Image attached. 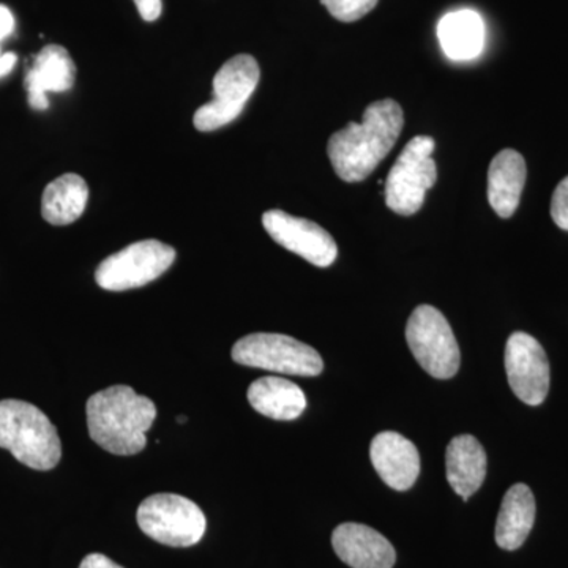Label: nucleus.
<instances>
[{"instance_id":"20e7f679","label":"nucleus","mask_w":568,"mask_h":568,"mask_svg":"<svg viewBox=\"0 0 568 568\" xmlns=\"http://www.w3.org/2000/svg\"><path fill=\"white\" fill-rule=\"evenodd\" d=\"M260 77V65L253 55L239 54L224 63L213 78V99L194 112L196 130L215 132L234 122L256 91Z\"/></svg>"},{"instance_id":"7ed1b4c3","label":"nucleus","mask_w":568,"mask_h":568,"mask_svg":"<svg viewBox=\"0 0 568 568\" xmlns=\"http://www.w3.org/2000/svg\"><path fill=\"white\" fill-rule=\"evenodd\" d=\"M0 447L36 470H51L62 458L61 437L47 414L20 399L0 402Z\"/></svg>"},{"instance_id":"bb28decb","label":"nucleus","mask_w":568,"mask_h":568,"mask_svg":"<svg viewBox=\"0 0 568 568\" xmlns=\"http://www.w3.org/2000/svg\"><path fill=\"white\" fill-rule=\"evenodd\" d=\"M178 422H179V424H185V422H186L185 416H181V417H179V418H178Z\"/></svg>"},{"instance_id":"aec40b11","label":"nucleus","mask_w":568,"mask_h":568,"mask_svg":"<svg viewBox=\"0 0 568 568\" xmlns=\"http://www.w3.org/2000/svg\"><path fill=\"white\" fill-rule=\"evenodd\" d=\"M89 186L81 175L69 173L52 181L41 197V216L52 226L77 222L88 207Z\"/></svg>"},{"instance_id":"2eb2a0df","label":"nucleus","mask_w":568,"mask_h":568,"mask_svg":"<svg viewBox=\"0 0 568 568\" xmlns=\"http://www.w3.org/2000/svg\"><path fill=\"white\" fill-rule=\"evenodd\" d=\"M526 175L525 159L514 149H504L489 164L488 201L500 219H510L517 211Z\"/></svg>"},{"instance_id":"1a4fd4ad","label":"nucleus","mask_w":568,"mask_h":568,"mask_svg":"<svg viewBox=\"0 0 568 568\" xmlns=\"http://www.w3.org/2000/svg\"><path fill=\"white\" fill-rule=\"evenodd\" d=\"M174 261L173 246L149 239L106 257L97 268L95 282L106 291L133 290L155 282Z\"/></svg>"},{"instance_id":"39448f33","label":"nucleus","mask_w":568,"mask_h":568,"mask_svg":"<svg viewBox=\"0 0 568 568\" xmlns=\"http://www.w3.org/2000/svg\"><path fill=\"white\" fill-rule=\"evenodd\" d=\"M136 519L145 536L175 548L193 547L207 528L203 510L193 500L170 493L142 500Z\"/></svg>"},{"instance_id":"f8f14e48","label":"nucleus","mask_w":568,"mask_h":568,"mask_svg":"<svg viewBox=\"0 0 568 568\" xmlns=\"http://www.w3.org/2000/svg\"><path fill=\"white\" fill-rule=\"evenodd\" d=\"M77 80V65L69 51L61 44H48L33 58L31 70L26 74L29 106L33 111L50 108L48 93L69 92Z\"/></svg>"},{"instance_id":"a211bd4d","label":"nucleus","mask_w":568,"mask_h":568,"mask_svg":"<svg viewBox=\"0 0 568 568\" xmlns=\"http://www.w3.org/2000/svg\"><path fill=\"white\" fill-rule=\"evenodd\" d=\"M440 47L452 61H473L485 43V26L474 10L450 11L437 26Z\"/></svg>"},{"instance_id":"4468645a","label":"nucleus","mask_w":568,"mask_h":568,"mask_svg":"<svg viewBox=\"0 0 568 568\" xmlns=\"http://www.w3.org/2000/svg\"><path fill=\"white\" fill-rule=\"evenodd\" d=\"M336 556L353 568H392L396 562L395 548L383 534L358 525L345 523L332 534Z\"/></svg>"},{"instance_id":"9b49d317","label":"nucleus","mask_w":568,"mask_h":568,"mask_svg":"<svg viewBox=\"0 0 568 568\" xmlns=\"http://www.w3.org/2000/svg\"><path fill=\"white\" fill-rule=\"evenodd\" d=\"M263 224L276 244L298 254L316 267H328L338 256L334 237L315 222L283 211H268L263 215Z\"/></svg>"},{"instance_id":"5701e85b","label":"nucleus","mask_w":568,"mask_h":568,"mask_svg":"<svg viewBox=\"0 0 568 568\" xmlns=\"http://www.w3.org/2000/svg\"><path fill=\"white\" fill-rule=\"evenodd\" d=\"M133 2L142 20L153 22L162 17L163 0H133Z\"/></svg>"},{"instance_id":"f3484780","label":"nucleus","mask_w":568,"mask_h":568,"mask_svg":"<svg viewBox=\"0 0 568 568\" xmlns=\"http://www.w3.org/2000/svg\"><path fill=\"white\" fill-rule=\"evenodd\" d=\"M536 521V497L528 485H514L503 499L496 523V544L507 551L521 548Z\"/></svg>"},{"instance_id":"6ab92c4d","label":"nucleus","mask_w":568,"mask_h":568,"mask_svg":"<svg viewBox=\"0 0 568 568\" xmlns=\"http://www.w3.org/2000/svg\"><path fill=\"white\" fill-rule=\"evenodd\" d=\"M254 410L274 420H295L306 407L304 390L283 377H261L248 388Z\"/></svg>"},{"instance_id":"cd10ccee","label":"nucleus","mask_w":568,"mask_h":568,"mask_svg":"<svg viewBox=\"0 0 568 568\" xmlns=\"http://www.w3.org/2000/svg\"><path fill=\"white\" fill-rule=\"evenodd\" d=\"M2 54H3V52H2V50H0V58H2Z\"/></svg>"},{"instance_id":"b1692460","label":"nucleus","mask_w":568,"mask_h":568,"mask_svg":"<svg viewBox=\"0 0 568 568\" xmlns=\"http://www.w3.org/2000/svg\"><path fill=\"white\" fill-rule=\"evenodd\" d=\"M80 568H123L115 564L114 560L106 558L104 555H100V552H93V555L85 556L82 559Z\"/></svg>"},{"instance_id":"412c9836","label":"nucleus","mask_w":568,"mask_h":568,"mask_svg":"<svg viewBox=\"0 0 568 568\" xmlns=\"http://www.w3.org/2000/svg\"><path fill=\"white\" fill-rule=\"evenodd\" d=\"M335 20L354 22L375 9L379 0H321Z\"/></svg>"},{"instance_id":"6e6552de","label":"nucleus","mask_w":568,"mask_h":568,"mask_svg":"<svg viewBox=\"0 0 568 568\" xmlns=\"http://www.w3.org/2000/svg\"><path fill=\"white\" fill-rule=\"evenodd\" d=\"M433 151V138L416 136L407 142L386 182V203L390 211L405 216L420 211L425 193L437 181L436 163L432 159Z\"/></svg>"},{"instance_id":"f03ea898","label":"nucleus","mask_w":568,"mask_h":568,"mask_svg":"<svg viewBox=\"0 0 568 568\" xmlns=\"http://www.w3.org/2000/svg\"><path fill=\"white\" fill-rule=\"evenodd\" d=\"M85 414L93 443L110 454L129 457L144 450L145 433L155 420L156 407L132 387L114 386L92 395Z\"/></svg>"},{"instance_id":"ddd939ff","label":"nucleus","mask_w":568,"mask_h":568,"mask_svg":"<svg viewBox=\"0 0 568 568\" xmlns=\"http://www.w3.org/2000/svg\"><path fill=\"white\" fill-rule=\"evenodd\" d=\"M369 457L379 477L396 491L413 488L420 474L417 447L399 433H379L369 447Z\"/></svg>"},{"instance_id":"a878e982","label":"nucleus","mask_w":568,"mask_h":568,"mask_svg":"<svg viewBox=\"0 0 568 568\" xmlns=\"http://www.w3.org/2000/svg\"><path fill=\"white\" fill-rule=\"evenodd\" d=\"M17 62L18 55L14 54V52H6V54H2V58H0V78L7 77V74L14 69Z\"/></svg>"},{"instance_id":"9d476101","label":"nucleus","mask_w":568,"mask_h":568,"mask_svg":"<svg viewBox=\"0 0 568 568\" xmlns=\"http://www.w3.org/2000/svg\"><path fill=\"white\" fill-rule=\"evenodd\" d=\"M506 372L514 394L529 406H538L549 392V362L534 336L515 332L506 346Z\"/></svg>"},{"instance_id":"0eeeda50","label":"nucleus","mask_w":568,"mask_h":568,"mask_svg":"<svg viewBox=\"0 0 568 568\" xmlns=\"http://www.w3.org/2000/svg\"><path fill=\"white\" fill-rule=\"evenodd\" d=\"M233 361L291 376H320L324 369L323 357L317 351L293 336L280 334L244 336L233 347Z\"/></svg>"},{"instance_id":"f257e3e1","label":"nucleus","mask_w":568,"mask_h":568,"mask_svg":"<svg viewBox=\"0 0 568 568\" xmlns=\"http://www.w3.org/2000/svg\"><path fill=\"white\" fill-rule=\"evenodd\" d=\"M403 126L405 114L395 100L369 104L362 123H347L328 140V159L336 175L349 183L365 181L392 151Z\"/></svg>"},{"instance_id":"423d86ee","label":"nucleus","mask_w":568,"mask_h":568,"mask_svg":"<svg viewBox=\"0 0 568 568\" xmlns=\"http://www.w3.org/2000/svg\"><path fill=\"white\" fill-rule=\"evenodd\" d=\"M406 339L414 358L429 376L450 379L459 369V347L446 316L432 305H420L407 321Z\"/></svg>"},{"instance_id":"dca6fc26","label":"nucleus","mask_w":568,"mask_h":568,"mask_svg":"<svg viewBox=\"0 0 568 568\" xmlns=\"http://www.w3.org/2000/svg\"><path fill=\"white\" fill-rule=\"evenodd\" d=\"M488 459L485 448L476 437H454L446 452V473L450 487L462 499H469L484 485Z\"/></svg>"},{"instance_id":"393cba45","label":"nucleus","mask_w":568,"mask_h":568,"mask_svg":"<svg viewBox=\"0 0 568 568\" xmlns=\"http://www.w3.org/2000/svg\"><path fill=\"white\" fill-rule=\"evenodd\" d=\"M14 31V17L9 7L0 6V43Z\"/></svg>"},{"instance_id":"4be33fe9","label":"nucleus","mask_w":568,"mask_h":568,"mask_svg":"<svg viewBox=\"0 0 568 568\" xmlns=\"http://www.w3.org/2000/svg\"><path fill=\"white\" fill-rule=\"evenodd\" d=\"M551 216L560 230L568 231V175L552 194Z\"/></svg>"}]
</instances>
